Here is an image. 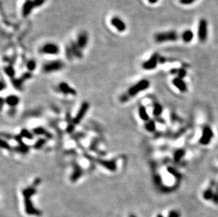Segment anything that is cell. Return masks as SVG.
I'll return each instance as SVG.
<instances>
[{
	"label": "cell",
	"instance_id": "cell-1",
	"mask_svg": "<svg viewBox=\"0 0 218 217\" xmlns=\"http://www.w3.org/2000/svg\"><path fill=\"white\" fill-rule=\"evenodd\" d=\"M36 190L35 188H29L28 189H25L23 190V193L24 197V204H25V210L26 214L28 215H32V216H40L42 215V212L36 209L32 204V202L30 198L35 193Z\"/></svg>",
	"mask_w": 218,
	"mask_h": 217
},
{
	"label": "cell",
	"instance_id": "cell-2",
	"mask_svg": "<svg viewBox=\"0 0 218 217\" xmlns=\"http://www.w3.org/2000/svg\"><path fill=\"white\" fill-rule=\"evenodd\" d=\"M178 32L175 30L159 32L155 35L154 39L157 43H165L170 42H175L179 39Z\"/></svg>",
	"mask_w": 218,
	"mask_h": 217
},
{
	"label": "cell",
	"instance_id": "cell-3",
	"mask_svg": "<svg viewBox=\"0 0 218 217\" xmlns=\"http://www.w3.org/2000/svg\"><path fill=\"white\" fill-rule=\"evenodd\" d=\"M197 37L199 42L204 43L208 38V23L204 18H201L198 21L197 28Z\"/></svg>",
	"mask_w": 218,
	"mask_h": 217
},
{
	"label": "cell",
	"instance_id": "cell-4",
	"mask_svg": "<svg viewBox=\"0 0 218 217\" xmlns=\"http://www.w3.org/2000/svg\"><path fill=\"white\" fill-rule=\"evenodd\" d=\"M150 86V82L149 81L146 79H143L141 81H138L137 83L134 85L132 87H130L128 90V95L131 96V97H134L140 92H143L146 90H147Z\"/></svg>",
	"mask_w": 218,
	"mask_h": 217
},
{
	"label": "cell",
	"instance_id": "cell-5",
	"mask_svg": "<svg viewBox=\"0 0 218 217\" xmlns=\"http://www.w3.org/2000/svg\"><path fill=\"white\" fill-rule=\"evenodd\" d=\"M214 137V133L213 130L210 127L208 126H205L203 128L202 134H201V138L199 140L200 144L202 145H209L213 140Z\"/></svg>",
	"mask_w": 218,
	"mask_h": 217
},
{
	"label": "cell",
	"instance_id": "cell-6",
	"mask_svg": "<svg viewBox=\"0 0 218 217\" xmlns=\"http://www.w3.org/2000/svg\"><path fill=\"white\" fill-rule=\"evenodd\" d=\"M160 56L158 53H155L150 57L148 60H146L143 63V69L146 71L153 70V69L156 68L158 63H160Z\"/></svg>",
	"mask_w": 218,
	"mask_h": 217
},
{
	"label": "cell",
	"instance_id": "cell-7",
	"mask_svg": "<svg viewBox=\"0 0 218 217\" xmlns=\"http://www.w3.org/2000/svg\"><path fill=\"white\" fill-rule=\"evenodd\" d=\"M64 66V63L61 61H52L45 63L43 66V71L45 73H52L54 71H60Z\"/></svg>",
	"mask_w": 218,
	"mask_h": 217
},
{
	"label": "cell",
	"instance_id": "cell-8",
	"mask_svg": "<svg viewBox=\"0 0 218 217\" xmlns=\"http://www.w3.org/2000/svg\"><path fill=\"white\" fill-rule=\"evenodd\" d=\"M41 52L48 55H57L60 53V47L54 43H47L42 47Z\"/></svg>",
	"mask_w": 218,
	"mask_h": 217
},
{
	"label": "cell",
	"instance_id": "cell-9",
	"mask_svg": "<svg viewBox=\"0 0 218 217\" xmlns=\"http://www.w3.org/2000/svg\"><path fill=\"white\" fill-rule=\"evenodd\" d=\"M110 23L118 32H123L126 31V24L121 18L118 16H113L110 19Z\"/></svg>",
	"mask_w": 218,
	"mask_h": 217
},
{
	"label": "cell",
	"instance_id": "cell-10",
	"mask_svg": "<svg viewBox=\"0 0 218 217\" xmlns=\"http://www.w3.org/2000/svg\"><path fill=\"white\" fill-rule=\"evenodd\" d=\"M88 35L85 31H82L78 35L76 38V44L81 50L86 47V46L88 44Z\"/></svg>",
	"mask_w": 218,
	"mask_h": 217
},
{
	"label": "cell",
	"instance_id": "cell-11",
	"mask_svg": "<svg viewBox=\"0 0 218 217\" xmlns=\"http://www.w3.org/2000/svg\"><path fill=\"white\" fill-rule=\"evenodd\" d=\"M172 84L181 93H186L188 90L186 83H185L184 79L179 77H175L172 80Z\"/></svg>",
	"mask_w": 218,
	"mask_h": 217
},
{
	"label": "cell",
	"instance_id": "cell-12",
	"mask_svg": "<svg viewBox=\"0 0 218 217\" xmlns=\"http://www.w3.org/2000/svg\"><path fill=\"white\" fill-rule=\"evenodd\" d=\"M88 106H89L88 103H83V105L81 106L80 110L78 111V113L77 114V116L75 117L74 121H73V122H74L76 124H78L81 121V119L83 118L85 114H86L88 109Z\"/></svg>",
	"mask_w": 218,
	"mask_h": 217
},
{
	"label": "cell",
	"instance_id": "cell-13",
	"mask_svg": "<svg viewBox=\"0 0 218 217\" xmlns=\"http://www.w3.org/2000/svg\"><path fill=\"white\" fill-rule=\"evenodd\" d=\"M59 88H60V91L62 92L63 93L66 94V95H76V91L74 89H73L69 84H67L65 82H62L59 85Z\"/></svg>",
	"mask_w": 218,
	"mask_h": 217
},
{
	"label": "cell",
	"instance_id": "cell-14",
	"mask_svg": "<svg viewBox=\"0 0 218 217\" xmlns=\"http://www.w3.org/2000/svg\"><path fill=\"white\" fill-rule=\"evenodd\" d=\"M181 40L185 43H190L194 38V33L190 29L185 30L181 34Z\"/></svg>",
	"mask_w": 218,
	"mask_h": 217
},
{
	"label": "cell",
	"instance_id": "cell-15",
	"mask_svg": "<svg viewBox=\"0 0 218 217\" xmlns=\"http://www.w3.org/2000/svg\"><path fill=\"white\" fill-rule=\"evenodd\" d=\"M35 5L34 1L32 0H26L25 4L23 5V14L24 16L29 15L30 11H32V8H33Z\"/></svg>",
	"mask_w": 218,
	"mask_h": 217
},
{
	"label": "cell",
	"instance_id": "cell-16",
	"mask_svg": "<svg viewBox=\"0 0 218 217\" xmlns=\"http://www.w3.org/2000/svg\"><path fill=\"white\" fill-rule=\"evenodd\" d=\"M70 48L71 50V52H72L73 56L77 57V58H81L83 57L82 52H81V49L77 45L76 42H71Z\"/></svg>",
	"mask_w": 218,
	"mask_h": 217
},
{
	"label": "cell",
	"instance_id": "cell-17",
	"mask_svg": "<svg viewBox=\"0 0 218 217\" xmlns=\"http://www.w3.org/2000/svg\"><path fill=\"white\" fill-rule=\"evenodd\" d=\"M138 114L140 118L145 122H147L150 120V116L148 115L146 108L144 106H140L138 109Z\"/></svg>",
	"mask_w": 218,
	"mask_h": 217
},
{
	"label": "cell",
	"instance_id": "cell-18",
	"mask_svg": "<svg viewBox=\"0 0 218 217\" xmlns=\"http://www.w3.org/2000/svg\"><path fill=\"white\" fill-rule=\"evenodd\" d=\"M171 73L172 74H177V77L181 78L184 79L187 75V71L186 69L184 68H179V69H173L170 71Z\"/></svg>",
	"mask_w": 218,
	"mask_h": 217
},
{
	"label": "cell",
	"instance_id": "cell-19",
	"mask_svg": "<svg viewBox=\"0 0 218 217\" xmlns=\"http://www.w3.org/2000/svg\"><path fill=\"white\" fill-rule=\"evenodd\" d=\"M5 102L10 106H15L19 104V98L16 95H10L6 98Z\"/></svg>",
	"mask_w": 218,
	"mask_h": 217
},
{
	"label": "cell",
	"instance_id": "cell-20",
	"mask_svg": "<svg viewBox=\"0 0 218 217\" xmlns=\"http://www.w3.org/2000/svg\"><path fill=\"white\" fill-rule=\"evenodd\" d=\"M214 187H212V186L210 185V187H208L207 188L206 190L203 192V197L204 198L205 200L207 201H209V200H212L213 198V195H214V192L213 188Z\"/></svg>",
	"mask_w": 218,
	"mask_h": 217
},
{
	"label": "cell",
	"instance_id": "cell-21",
	"mask_svg": "<svg viewBox=\"0 0 218 217\" xmlns=\"http://www.w3.org/2000/svg\"><path fill=\"white\" fill-rule=\"evenodd\" d=\"M185 154H186V151L183 149H177L176 151H174V160L177 162L178 161H181V159L184 158V157L185 156Z\"/></svg>",
	"mask_w": 218,
	"mask_h": 217
},
{
	"label": "cell",
	"instance_id": "cell-22",
	"mask_svg": "<svg viewBox=\"0 0 218 217\" xmlns=\"http://www.w3.org/2000/svg\"><path fill=\"white\" fill-rule=\"evenodd\" d=\"M145 128H146V129L148 130V131H149L150 133L154 132L155 130V128H156L155 122L153 120H149L148 121L146 122V124H145Z\"/></svg>",
	"mask_w": 218,
	"mask_h": 217
},
{
	"label": "cell",
	"instance_id": "cell-23",
	"mask_svg": "<svg viewBox=\"0 0 218 217\" xmlns=\"http://www.w3.org/2000/svg\"><path fill=\"white\" fill-rule=\"evenodd\" d=\"M162 106L159 103H155L153 106V114L155 116H159L162 112Z\"/></svg>",
	"mask_w": 218,
	"mask_h": 217
},
{
	"label": "cell",
	"instance_id": "cell-24",
	"mask_svg": "<svg viewBox=\"0 0 218 217\" xmlns=\"http://www.w3.org/2000/svg\"><path fill=\"white\" fill-rule=\"evenodd\" d=\"M167 171L169 173H171V174L173 175L174 178H176L177 179H181V174L180 173H179L177 170L173 169L172 167H168L167 168Z\"/></svg>",
	"mask_w": 218,
	"mask_h": 217
},
{
	"label": "cell",
	"instance_id": "cell-25",
	"mask_svg": "<svg viewBox=\"0 0 218 217\" xmlns=\"http://www.w3.org/2000/svg\"><path fill=\"white\" fill-rule=\"evenodd\" d=\"M27 69L29 71H33L36 68V62L33 60H30L28 61L27 64H26Z\"/></svg>",
	"mask_w": 218,
	"mask_h": 217
},
{
	"label": "cell",
	"instance_id": "cell-26",
	"mask_svg": "<svg viewBox=\"0 0 218 217\" xmlns=\"http://www.w3.org/2000/svg\"><path fill=\"white\" fill-rule=\"evenodd\" d=\"M214 203L218 205V183L217 185H216V188H215V191L214 192V195H213V198L212 200Z\"/></svg>",
	"mask_w": 218,
	"mask_h": 217
},
{
	"label": "cell",
	"instance_id": "cell-27",
	"mask_svg": "<svg viewBox=\"0 0 218 217\" xmlns=\"http://www.w3.org/2000/svg\"><path fill=\"white\" fill-rule=\"evenodd\" d=\"M197 0H179V3L182 5L185 6H189L193 5V3H195Z\"/></svg>",
	"mask_w": 218,
	"mask_h": 217
},
{
	"label": "cell",
	"instance_id": "cell-28",
	"mask_svg": "<svg viewBox=\"0 0 218 217\" xmlns=\"http://www.w3.org/2000/svg\"><path fill=\"white\" fill-rule=\"evenodd\" d=\"M167 217H181V214L177 210H172L170 212Z\"/></svg>",
	"mask_w": 218,
	"mask_h": 217
},
{
	"label": "cell",
	"instance_id": "cell-29",
	"mask_svg": "<svg viewBox=\"0 0 218 217\" xmlns=\"http://www.w3.org/2000/svg\"><path fill=\"white\" fill-rule=\"evenodd\" d=\"M35 6H40L44 3V0H34Z\"/></svg>",
	"mask_w": 218,
	"mask_h": 217
},
{
	"label": "cell",
	"instance_id": "cell-30",
	"mask_svg": "<svg viewBox=\"0 0 218 217\" xmlns=\"http://www.w3.org/2000/svg\"><path fill=\"white\" fill-rule=\"evenodd\" d=\"M159 0H148V3L150 4V5H155V4L158 3Z\"/></svg>",
	"mask_w": 218,
	"mask_h": 217
},
{
	"label": "cell",
	"instance_id": "cell-31",
	"mask_svg": "<svg viewBox=\"0 0 218 217\" xmlns=\"http://www.w3.org/2000/svg\"><path fill=\"white\" fill-rule=\"evenodd\" d=\"M156 217H164V216H163L162 214H158V215H157V216H156Z\"/></svg>",
	"mask_w": 218,
	"mask_h": 217
},
{
	"label": "cell",
	"instance_id": "cell-32",
	"mask_svg": "<svg viewBox=\"0 0 218 217\" xmlns=\"http://www.w3.org/2000/svg\"><path fill=\"white\" fill-rule=\"evenodd\" d=\"M129 217H137V216H136V215H134V214H130V215H129Z\"/></svg>",
	"mask_w": 218,
	"mask_h": 217
}]
</instances>
